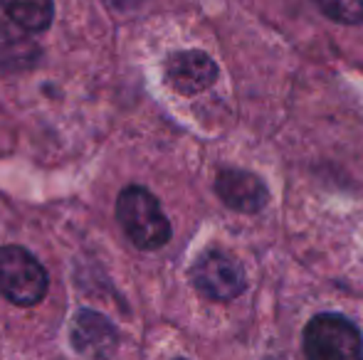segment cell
<instances>
[{
  "label": "cell",
  "instance_id": "8fae6325",
  "mask_svg": "<svg viewBox=\"0 0 363 360\" xmlns=\"http://www.w3.org/2000/svg\"><path fill=\"white\" fill-rule=\"evenodd\" d=\"M178 360H186V358H178Z\"/></svg>",
  "mask_w": 363,
  "mask_h": 360
},
{
  "label": "cell",
  "instance_id": "52a82bcc",
  "mask_svg": "<svg viewBox=\"0 0 363 360\" xmlns=\"http://www.w3.org/2000/svg\"><path fill=\"white\" fill-rule=\"evenodd\" d=\"M216 192L230 210L245 212V215L259 212L267 205L269 197L267 187H264V182L257 175L238 168L220 170L216 178Z\"/></svg>",
  "mask_w": 363,
  "mask_h": 360
},
{
  "label": "cell",
  "instance_id": "ba28073f",
  "mask_svg": "<svg viewBox=\"0 0 363 360\" xmlns=\"http://www.w3.org/2000/svg\"><path fill=\"white\" fill-rule=\"evenodd\" d=\"M40 59V45L30 37L28 30L15 25L13 20H0V69L23 72L33 69Z\"/></svg>",
  "mask_w": 363,
  "mask_h": 360
},
{
  "label": "cell",
  "instance_id": "30bf717a",
  "mask_svg": "<svg viewBox=\"0 0 363 360\" xmlns=\"http://www.w3.org/2000/svg\"><path fill=\"white\" fill-rule=\"evenodd\" d=\"M319 10L341 25H361L363 23V0H314Z\"/></svg>",
  "mask_w": 363,
  "mask_h": 360
},
{
  "label": "cell",
  "instance_id": "9c48e42d",
  "mask_svg": "<svg viewBox=\"0 0 363 360\" xmlns=\"http://www.w3.org/2000/svg\"><path fill=\"white\" fill-rule=\"evenodd\" d=\"M5 15L28 33H43L52 25L55 0H0Z\"/></svg>",
  "mask_w": 363,
  "mask_h": 360
},
{
  "label": "cell",
  "instance_id": "277c9868",
  "mask_svg": "<svg viewBox=\"0 0 363 360\" xmlns=\"http://www.w3.org/2000/svg\"><path fill=\"white\" fill-rule=\"evenodd\" d=\"M191 281L206 298L213 301H233L245 291V272L225 252H206L193 265Z\"/></svg>",
  "mask_w": 363,
  "mask_h": 360
},
{
  "label": "cell",
  "instance_id": "3957f363",
  "mask_svg": "<svg viewBox=\"0 0 363 360\" xmlns=\"http://www.w3.org/2000/svg\"><path fill=\"white\" fill-rule=\"evenodd\" d=\"M0 294L18 306H35L48 294V272L18 245L0 247Z\"/></svg>",
  "mask_w": 363,
  "mask_h": 360
},
{
  "label": "cell",
  "instance_id": "5b68a950",
  "mask_svg": "<svg viewBox=\"0 0 363 360\" xmlns=\"http://www.w3.org/2000/svg\"><path fill=\"white\" fill-rule=\"evenodd\" d=\"M218 79V64L201 50H183L166 59V82L178 94L196 96Z\"/></svg>",
  "mask_w": 363,
  "mask_h": 360
},
{
  "label": "cell",
  "instance_id": "8992f818",
  "mask_svg": "<svg viewBox=\"0 0 363 360\" xmlns=\"http://www.w3.org/2000/svg\"><path fill=\"white\" fill-rule=\"evenodd\" d=\"M116 328L101 313L82 308L72 323V346L79 356L89 360H109L116 351Z\"/></svg>",
  "mask_w": 363,
  "mask_h": 360
},
{
  "label": "cell",
  "instance_id": "6da1fadb",
  "mask_svg": "<svg viewBox=\"0 0 363 360\" xmlns=\"http://www.w3.org/2000/svg\"><path fill=\"white\" fill-rule=\"evenodd\" d=\"M116 220L131 245L139 250H161L171 240V222L163 215L161 202L141 185H129L119 192Z\"/></svg>",
  "mask_w": 363,
  "mask_h": 360
},
{
  "label": "cell",
  "instance_id": "7a4b0ae2",
  "mask_svg": "<svg viewBox=\"0 0 363 360\" xmlns=\"http://www.w3.org/2000/svg\"><path fill=\"white\" fill-rule=\"evenodd\" d=\"M306 360H363V338L341 313H319L304 328Z\"/></svg>",
  "mask_w": 363,
  "mask_h": 360
}]
</instances>
